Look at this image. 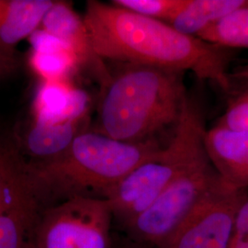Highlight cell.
<instances>
[{"mask_svg":"<svg viewBox=\"0 0 248 248\" xmlns=\"http://www.w3.org/2000/svg\"><path fill=\"white\" fill-rule=\"evenodd\" d=\"M84 21L93 47L104 61L190 72L227 94L234 50L186 35L169 23L143 17L112 3L89 0Z\"/></svg>","mask_w":248,"mask_h":248,"instance_id":"6da1fadb","label":"cell"},{"mask_svg":"<svg viewBox=\"0 0 248 248\" xmlns=\"http://www.w3.org/2000/svg\"><path fill=\"white\" fill-rule=\"evenodd\" d=\"M161 148L155 139L121 142L89 129L59 156L26 161L24 175L42 211L74 198L106 201L124 177Z\"/></svg>","mask_w":248,"mask_h":248,"instance_id":"7a4b0ae2","label":"cell"},{"mask_svg":"<svg viewBox=\"0 0 248 248\" xmlns=\"http://www.w3.org/2000/svg\"><path fill=\"white\" fill-rule=\"evenodd\" d=\"M100 89L96 126L91 129L117 141L141 142L176 126L187 92L184 73L153 66L119 63Z\"/></svg>","mask_w":248,"mask_h":248,"instance_id":"3957f363","label":"cell"},{"mask_svg":"<svg viewBox=\"0 0 248 248\" xmlns=\"http://www.w3.org/2000/svg\"><path fill=\"white\" fill-rule=\"evenodd\" d=\"M174 129L169 144L133 169L108 196L113 222L122 230L206 153L205 115L198 99L187 96Z\"/></svg>","mask_w":248,"mask_h":248,"instance_id":"277c9868","label":"cell"},{"mask_svg":"<svg viewBox=\"0 0 248 248\" xmlns=\"http://www.w3.org/2000/svg\"><path fill=\"white\" fill-rule=\"evenodd\" d=\"M220 179L205 153L124 227L125 236L145 248L162 247Z\"/></svg>","mask_w":248,"mask_h":248,"instance_id":"5b68a950","label":"cell"},{"mask_svg":"<svg viewBox=\"0 0 248 248\" xmlns=\"http://www.w3.org/2000/svg\"><path fill=\"white\" fill-rule=\"evenodd\" d=\"M113 222L104 200H67L41 212L33 248H112Z\"/></svg>","mask_w":248,"mask_h":248,"instance_id":"8992f818","label":"cell"},{"mask_svg":"<svg viewBox=\"0 0 248 248\" xmlns=\"http://www.w3.org/2000/svg\"><path fill=\"white\" fill-rule=\"evenodd\" d=\"M248 189H235L222 178L159 248H229L235 218Z\"/></svg>","mask_w":248,"mask_h":248,"instance_id":"52a82bcc","label":"cell"},{"mask_svg":"<svg viewBox=\"0 0 248 248\" xmlns=\"http://www.w3.org/2000/svg\"><path fill=\"white\" fill-rule=\"evenodd\" d=\"M41 29L60 39L72 50L79 62L81 70H87L98 82L99 88L105 87L111 77L106 61L96 53L83 17L67 1H54L41 24Z\"/></svg>","mask_w":248,"mask_h":248,"instance_id":"ba28073f","label":"cell"},{"mask_svg":"<svg viewBox=\"0 0 248 248\" xmlns=\"http://www.w3.org/2000/svg\"><path fill=\"white\" fill-rule=\"evenodd\" d=\"M204 147L222 180L235 189H248V130L215 124L207 129Z\"/></svg>","mask_w":248,"mask_h":248,"instance_id":"9c48e42d","label":"cell"},{"mask_svg":"<svg viewBox=\"0 0 248 248\" xmlns=\"http://www.w3.org/2000/svg\"><path fill=\"white\" fill-rule=\"evenodd\" d=\"M90 114L88 93L72 81L41 82L31 106L32 121L46 125L64 124Z\"/></svg>","mask_w":248,"mask_h":248,"instance_id":"30bf717a","label":"cell"},{"mask_svg":"<svg viewBox=\"0 0 248 248\" xmlns=\"http://www.w3.org/2000/svg\"><path fill=\"white\" fill-rule=\"evenodd\" d=\"M89 127L90 114L55 125L38 124L31 120L25 125L21 134L14 135L23 157H30L27 162H45L62 155Z\"/></svg>","mask_w":248,"mask_h":248,"instance_id":"8fae6325","label":"cell"},{"mask_svg":"<svg viewBox=\"0 0 248 248\" xmlns=\"http://www.w3.org/2000/svg\"><path fill=\"white\" fill-rule=\"evenodd\" d=\"M41 212L23 172L8 203L0 212V248H33V233Z\"/></svg>","mask_w":248,"mask_h":248,"instance_id":"7c38bea8","label":"cell"},{"mask_svg":"<svg viewBox=\"0 0 248 248\" xmlns=\"http://www.w3.org/2000/svg\"><path fill=\"white\" fill-rule=\"evenodd\" d=\"M29 40L31 45L29 65L41 82L71 81L81 70L75 53L56 36L39 28Z\"/></svg>","mask_w":248,"mask_h":248,"instance_id":"4fadbf2b","label":"cell"},{"mask_svg":"<svg viewBox=\"0 0 248 248\" xmlns=\"http://www.w3.org/2000/svg\"><path fill=\"white\" fill-rule=\"evenodd\" d=\"M54 0H0V51L16 54V46L37 31Z\"/></svg>","mask_w":248,"mask_h":248,"instance_id":"5bb4252c","label":"cell"},{"mask_svg":"<svg viewBox=\"0 0 248 248\" xmlns=\"http://www.w3.org/2000/svg\"><path fill=\"white\" fill-rule=\"evenodd\" d=\"M248 2V0H185L169 24L186 35L198 38L208 28Z\"/></svg>","mask_w":248,"mask_h":248,"instance_id":"9a60e30c","label":"cell"},{"mask_svg":"<svg viewBox=\"0 0 248 248\" xmlns=\"http://www.w3.org/2000/svg\"><path fill=\"white\" fill-rule=\"evenodd\" d=\"M198 38L232 50L248 49V2L208 28Z\"/></svg>","mask_w":248,"mask_h":248,"instance_id":"2e32d148","label":"cell"},{"mask_svg":"<svg viewBox=\"0 0 248 248\" xmlns=\"http://www.w3.org/2000/svg\"><path fill=\"white\" fill-rule=\"evenodd\" d=\"M230 79L226 108L216 124L234 130H248V63L230 73Z\"/></svg>","mask_w":248,"mask_h":248,"instance_id":"e0dca14e","label":"cell"},{"mask_svg":"<svg viewBox=\"0 0 248 248\" xmlns=\"http://www.w3.org/2000/svg\"><path fill=\"white\" fill-rule=\"evenodd\" d=\"M25 164L15 135L0 134V212L22 177Z\"/></svg>","mask_w":248,"mask_h":248,"instance_id":"ac0fdd59","label":"cell"},{"mask_svg":"<svg viewBox=\"0 0 248 248\" xmlns=\"http://www.w3.org/2000/svg\"><path fill=\"white\" fill-rule=\"evenodd\" d=\"M185 0H113L111 3L120 8L169 23Z\"/></svg>","mask_w":248,"mask_h":248,"instance_id":"d6986e66","label":"cell"},{"mask_svg":"<svg viewBox=\"0 0 248 248\" xmlns=\"http://www.w3.org/2000/svg\"><path fill=\"white\" fill-rule=\"evenodd\" d=\"M229 248H248V195L236 215Z\"/></svg>","mask_w":248,"mask_h":248,"instance_id":"ffe728a7","label":"cell"},{"mask_svg":"<svg viewBox=\"0 0 248 248\" xmlns=\"http://www.w3.org/2000/svg\"><path fill=\"white\" fill-rule=\"evenodd\" d=\"M20 61L16 54L0 51V78H5L18 71Z\"/></svg>","mask_w":248,"mask_h":248,"instance_id":"44dd1931","label":"cell"},{"mask_svg":"<svg viewBox=\"0 0 248 248\" xmlns=\"http://www.w3.org/2000/svg\"><path fill=\"white\" fill-rule=\"evenodd\" d=\"M112 248H145L133 240L128 238L127 236L118 237L114 235V243Z\"/></svg>","mask_w":248,"mask_h":248,"instance_id":"7402d4cb","label":"cell"}]
</instances>
